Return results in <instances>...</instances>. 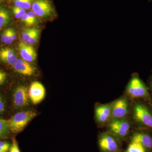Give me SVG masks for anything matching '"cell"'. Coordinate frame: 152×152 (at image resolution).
I'll return each instance as SVG.
<instances>
[{"instance_id":"1","label":"cell","mask_w":152,"mask_h":152,"mask_svg":"<svg viewBox=\"0 0 152 152\" xmlns=\"http://www.w3.org/2000/svg\"><path fill=\"white\" fill-rule=\"evenodd\" d=\"M130 112L133 121L137 127L152 131V109L143 102L135 101Z\"/></svg>"},{"instance_id":"2","label":"cell","mask_w":152,"mask_h":152,"mask_svg":"<svg viewBox=\"0 0 152 152\" xmlns=\"http://www.w3.org/2000/svg\"><path fill=\"white\" fill-rule=\"evenodd\" d=\"M126 94L132 99H141L150 102L151 99L148 87L137 74H133L126 87Z\"/></svg>"},{"instance_id":"3","label":"cell","mask_w":152,"mask_h":152,"mask_svg":"<svg viewBox=\"0 0 152 152\" xmlns=\"http://www.w3.org/2000/svg\"><path fill=\"white\" fill-rule=\"evenodd\" d=\"M36 116V113L32 111L17 113L10 119L7 120L9 129L12 133L20 132Z\"/></svg>"},{"instance_id":"4","label":"cell","mask_w":152,"mask_h":152,"mask_svg":"<svg viewBox=\"0 0 152 152\" xmlns=\"http://www.w3.org/2000/svg\"><path fill=\"white\" fill-rule=\"evenodd\" d=\"M107 125V132L121 141L128 137L130 131L132 123L126 118L110 121Z\"/></svg>"},{"instance_id":"5","label":"cell","mask_w":152,"mask_h":152,"mask_svg":"<svg viewBox=\"0 0 152 152\" xmlns=\"http://www.w3.org/2000/svg\"><path fill=\"white\" fill-rule=\"evenodd\" d=\"M98 145L101 152H122L121 141L108 132L99 136Z\"/></svg>"},{"instance_id":"6","label":"cell","mask_w":152,"mask_h":152,"mask_svg":"<svg viewBox=\"0 0 152 152\" xmlns=\"http://www.w3.org/2000/svg\"><path fill=\"white\" fill-rule=\"evenodd\" d=\"M111 105L110 121L127 118L131 110L130 102L127 97L125 96L121 97L111 103Z\"/></svg>"},{"instance_id":"7","label":"cell","mask_w":152,"mask_h":152,"mask_svg":"<svg viewBox=\"0 0 152 152\" xmlns=\"http://www.w3.org/2000/svg\"><path fill=\"white\" fill-rule=\"evenodd\" d=\"M31 9L36 16L41 18H50L56 14L51 0H34Z\"/></svg>"},{"instance_id":"8","label":"cell","mask_w":152,"mask_h":152,"mask_svg":"<svg viewBox=\"0 0 152 152\" xmlns=\"http://www.w3.org/2000/svg\"><path fill=\"white\" fill-rule=\"evenodd\" d=\"M95 118L100 126L107 124L111 117V105L110 104H99L95 108Z\"/></svg>"},{"instance_id":"9","label":"cell","mask_w":152,"mask_h":152,"mask_svg":"<svg viewBox=\"0 0 152 152\" xmlns=\"http://www.w3.org/2000/svg\"><path fill=\"white\" fill-rule=\"evenodd\" d=\"M148 130L140 129L134 132L131 137V142L141 144L146 152H152V136Z\"/></svg>"},{"instance_id":"10","label":"cell","mask_w":152,"mask_h":152,"mask_svg":"<svg viewBox=\"0 0 152 152\" xmlns=\"http://www.w3.org/2000/svg\"><path fill=\"white\" fill-rule=\"evenodd\" d=\"M28 91L29 99L34 104L40 103L46 96L45 88L43 85L39 82L32 83Z\"/></svg>"},{"instance_id":"11","label":"cell","mask_w":152,"mask_h":152,"mask_svg":"<svg viewBox=\"0 0 152 152\" xmlns=\"http://www.w3.org/2000/svg\"><path fill=\"white\" fill-rule=\"evenodd\" d=\"M29 97L27 88L24 86H20L15 90L13 95L14 105L17 107H23L28 105Z\"/></svg>"},{"instance_id":"12","label":"cell","mask_w":152,"mask_h":152,"mask_svg":"<svg viewBox=\"0 0 152 152\" xmlns=\"http://www.w3.org/2000/svg\"><path fill=\"white\" fill-rule=\"evenodd\" d=\"M13 66L16 72L23 75L32 76L35 73V68L23 59H18Z\"/></svg>"},{"instance_id":"13","label":"cell","mask_w":152,"mask_h":152,"mask_svg":"<svg viewBox=\"0 0 152 152\" xmlns=\"http://www.w3.org/2000/svg\"><path fill=\"white\" fill-rule=\"evenodd\" d=\"M19 49L22 59L28 62L35 61L37 53L35 49L31 45L21 42L19 44Z\"/></svg>"},{"instance_id":"14","label":"cell","mask_w":152,"mask_h":152,"mask_svg":"<svg viewBox=\"0 0 152 152\" xmlns=\"http://www.w3.org/2000/svg\"><path fill=\"white\" fill-rule=\"evenodd\" d=\"M40 34V31L37 28L26 29L22 33L23 42L30 45H34L39 40Z\"/></svg>"},{"instance_id":"15","label":"cell","mask_w":152,"mask_h":152,"mask_svg":"<svg viewBox=\"0 0 152 152\" xmlns=\"http://www.w3.org/2000/svg\"><path fill=\"white\" fill-rule=\"evenodd\" d=\"M18 60L15 51L10 48L0 49V61L10 65L13 66Z\"/></svg>"},{"instance_id":"16","label":"cell","mask_w":152,"mask_h":152,"mask_svg":"<svg viewBox=\"0 0 152 152\" xmlns=\"http://www.w3.org/2000/svg\"><path fill=\"white\" fill-rule=\"evenodd\" d=\"M10 14L4 7H0V30L9 24L11 21Z\"/></svg>"},{"instance_id":"17","label":"cell","mask_w":152,"mask_h":152,"mask_svg":"<svg viewBox=\"0 0 152 152\" xmlns=\"http://www.w3.org/2000/svg\"><path fill=\"white\" fill-rule=\"evenodd\" d=\"M36 15L33 11H30L22 17L21 20L27 26H31L33 25L37 24L38 21Z\"/></svg>"},{"instance_id":"18","label":"cell","mask_w":152,"mask_h":152,"mask_svg":"<svg viewBox=\"0 0 152 152\" xmlns=\"http://www.w3.org/2000/svg\"><path fill=\"white\" fill-rule=\"evenodd\" d=\"M1 40L2 42L7 45H10L14 42L12 36V28L6 29L3 32L1 35Z\"/></svg>"},{"instance_id":"19","label":"cell","mask_w":152,"mask_h":152,"mask_svg":"<svg viewBox=\"0 0 152 152\" xmlns=\"http://www.w3.org/2000/svg\"><path fill=\"white\" fill-rule=\"evenodd\" d=\"M34 0H12L14 6L25 10L31 8L32 5Z\"/></svg>"},{"instance_id":"20","label":"cell","mask_w":152,"mask_h":152,"mask_svg":"<svg viewBox=\"0 0 152 152\" xmlns=\"http://www.w3.org/2000/svg\"><path fill=\"white\" fill-rule=\"evenodd\" d=\"M125 152H146L145 148L138 142H131Z\"/></svg>"},{"instance_id":"21","label":"cell","mask_w":152,"mask_h":152,"mask_svg":"<svg viewBox=\"0 0 152 152\" xmlns=\"http://www.w3.org/2000/svg\"><path fill=\"white\" fill-rule=\"evenodd\" d=\"M9 130L7 120L0 118V139L7 137Z\"/></svg>"},{"instance_id":"22","label":"cell","mask_w":152,"mask_h":152,"mask_svg":"<svg viewBox=\"0 0 152 152\" xmlns=\"http://www.w3.org/2000/svg\"><path fill=\"white\" fill-rule=\"evenodd\" d=\"M12 12L14 16L17 19L21 18L26 13V10L15 6L12 8Z\"/></svg>"},{"instance_id":"23","label":"cell","mask_w":152,"mask_h":152,"mask_svg":"<svg viewBox=\"0 0 152 152\" xmlns=\"http://www.w3.org/2000/svg\"><path fill=\"white\" fill-rule=\"evenodd\" d=\"M10 152H20L18 142L15 138L13 139L12 144L10 148Z\"/></svg>"},{"instance_id":"24","label":"cell","mask_w":152,"mask_h":152,"mask_svg":"<svg viewBox=\"0 0 152 152\" xmlns=\"http://www.w3.org/2000/svg\"><path fill=\"white\" fill-rule=\"evenodd\" d=\"M11 144L8 142L6 141H0V148H2L6 152L11 147Z\"/></svg>"},{"instance_id":"25","label":"cell","mask_w":152,"mask_h":152,"mask_svg":"<svg viewBox=\"0 0 152 152\" xmlns=\"http://www.w3.org/2000/svg\"><path fill=\"white\" fill-rule=\"evenodd\" d=\"M7 75L5 72L0 70V85L3 84L7 79Z\"/></svg>"},{"instance_id":"26","label":"cell","mask_w":152,"mask_h":152,"mask_svg":"<svg viewBox=\"0 0 152 152\" xmlns=\"http://www.w3.org/2000/svg\"><path fill=\"white\" fill-rule=\"evenodd\" d=\"M5 104L2 97L0 96V113H2L4 111L5 107Z\"/></svg>"},{"instance_id":"27","label":"cell","mask_w":152,"mask_h":152,"mask_svg":"<svg viewBox=\"0 0 152 152\" xmlns=\"http://www.w3.org/2000/svg\"><path fill=\"white\" fill-rule=\"evenodd\" d=\"M148 87L149 91H150L152 94V75L151 76L148 81Z\"/></svg>"},{"instance_id":"28","label":"cell","mask_w":152,"mask_h":152,"mask_svg":"<svg viewBox=\"0 0 152 152\" xmlns=\"http://www.w3.org/2000/svg\"><path fill=\"white\" fill-rule=\"evenodd\" d=\"M0 152H7L5 151H4V149H3L1 148H0Z\"/></svg>"},{"instance_id":"29","label":"cell","mask_w":152,"mask_h":152,"mask_svg":"<svg viewBox=\"0 0 152 152\" xmlns=\"http://www.w3.org/2000/svg\"><path fill=\"white\" fill-rule=\"evenodd\" d=\"M150 103H151V105L152 106V97H151V100H150Z\"/></svg>"},{"instance_id":"30","label":"cell","mask_w":152,"mask_h":152,"mask_svg":"<svg viewBox=\"0 0 152 152\" xmlns=\"http://www.w3.org/2000/svg\"><path fill=\"white\" fill-rule=\"evenodd\" d=\"M3 0H0V6H1V4Z\"/></svg>"}]
</instances>
